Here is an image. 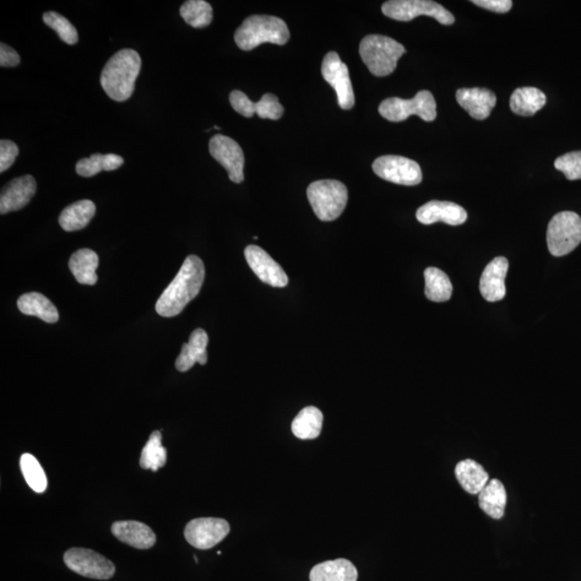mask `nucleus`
I'll list each match as a JSON object with an SVG mask.
<instances>
[{
	"label": "nucleus",
	"instance_id": "1",
	"mask_svg": "<svg viewBox=\"0 0 581 581\" xmlns=\"http://www.w3.org/2000/svg\"><path fill=\"white\" fill-rule=\"evenodd\" d=\"M205 280V265L197 255H189L172 284L156 303V313L164 318L178 316L198 295Z\"/></svg>",
	"mask_w": 581,
	"mask_h": 581
},
{
	"label": "nucleus",
	"instance_id": "2",
	"mask_svg": "<svg viewBox=\"0 0 581 581\" xmlns=\"http://www.w3.org/2000/svg\"><path fill=\"white\" fill-rule=\"evenodd\" d=\"M141 69V58L133 48H124L113 56L102 69L101 84L106 94L116 101H125L133 95L136 79Z\"/></svg>",
	"mask_w": 581,
	"mask_h": 581
},
{
	"label": "nucleus",
	"instance_id": "3",
	"mask_svg": "<svg viewBox=\"0 0 581 581\" xmlns=\"http://www.w3.org/2000/svg\"><path fill=\"white\" fill-rule=\"evenodd\" d=\"M290 40V31L284 20L271 15H251L235 32V42L243 51L269 42L284 46Z\"/></svg>",
	"mask_w": 581,
	"mask_h": 581
},
{
	"label": "nucleus",
	"instance_id": "4",
	"mask_svg": "<svg viewBox=\"0 0 581 581\" xmlns=\"http://www.w3.org/2000/svg\"><path fill=\"white\" fill-rule=\"evenodd\" d=\"M405 52L404 46L400 42L382 35L366 36L360 45L363 62L376 77H385L392 74Z\"/></svg>",
	"mask_w": 581,
	"mask_h": 581
},
{
	"label": "nucleus",
	"instance_id": "5",
	"mask_svg": "<svg viewBox=\"0 0 581 581\" xmlns=\"http://www.w3.org/2000/svg\"><path fill=\"white\" fill-rule=\"evenodd\" d=\"M314 215L321 221H334L343 215L348 203V189L338 180L314 181L307 189Z\"/></svg>",
	"mask_w": 581,
	"mask_h": 581
},
{
	"label": "nucleus",
	"instance_id": "6",
	"mask_svg": "<svg viewBox=\"0 0 581 581\" xmlns=\"http://www.w3.org/2000/svg\"><path fill=\"white\" fill-rule=\"evenodd\" d=\"M436 101L430 91L418 92L414 99L401 100L391 97L384 100L379 106V113L391 122H401L412 115H416L426 122L436 119Z\"/></svg>",
	"mask_w": 581,
	"mask_h": 581
},
{
	"label": "nucleus",
	"instance_id": "7",
	"mask_svg": "<svg viewBox=\"0 0 581 581\" xmlns=\"http://www.w3.org/2000/svg\"><path fill=\"white\" fill-rule=\"evenodd\" d=\"M581 242V218L572 211L559 213L550 220L547 230L548 250L553 257H564Z\"/></svg>",
	"mask_w": 581,
	"mask_h": 581
},
{
	"label": "nucleus",
	"instance_id": "8",
	"mask_svg": "<svg viewBox=\"0 0 581 581\" xmlns=\"http://www.w3.org/2000/svg\"><path fill=\"white\" fill-rule=\"evenodd\" d=\"M383 13L390 19L409 22L420 15L431 16L443 25H453L454 16L442 4L431 0H391L383 4Z\"/></svg>",
	"mask_w": 581,
	"mask_h": 581
},
{
	"label": "nucleus",
	"instance_id": "9",
	"mask_svg": "<svg viewBox=\"0 0 581 581\" xmlns=\"http://www.w3.org/2000/svg\"><path fill=\"white\" fill-rule=\"evenodd\" d=\"M64 562L69 569L81 577L107 580L113 577L116 567L110 560L94 550L72 548L65 552Z\"/></svg>",
	"mask_w": 581,
	"mask_h": 581
},
{
	"label": "nucleus",
	"instance_id": "10",
	"mask_svg": "<svg viewBox=\"0 0 581 581\" xmlns=\"http://www.w3.org/2000/svg\"><path fill=\"white\" fill-rule=\"evenodd\" d=\"M373 171L383 180L401 184V186H417L422 181L420 165L403 156H380L373 163Z\"/></svg>",
	"mask_w": 581,
	"mask_h": 581
},
{
	"label": "nucleus",
	"instance_id": "11",
	"mask_svg": "<svg viewBox=\"0 0 581 581\" xmlns=\"http://www.w3.org/2000/svg\"><path fill=\"white\" fill-rule=\"evenodd\" d=\"M322 75L338 94L341 110H351L355 106V92H353L348 66L341 61L338 53L329 52L324 57Z\"/></svg>",
	"mask_w": 581,
	"mask_h": 581
},
{
	"label": "nucleus",
	"instance_id": "12",
	"mask_svg": "<svg viewBox=\"0 0 581 581\" xmlns=\"http://www.w3.org/2000/svg\"><path fill=\"white\" fill-rule=\"evenodd\" d=\"M231 531L230 524L220 518H198L189 521L184 530L189 544L207 550L224 541Z\"/></svg>",
	"mask_w": 581,
	"mask_h": 581
},
{
	"label": "nucleus",
	"instance_id": "13",
	"mask_svg": "<svg viewBox=\"0 0 581 581\" xmlns=\"http://www.w3.org/2000/svg\"><path fill=\"white\" fill-rule=\"evenodd\" d=\"M209 152L216 162L224 166L233 182L242 183L244 179V155L235 140L224 135H216L210 139Z\"/></svg>",
	"mask_w": 581,
	"mask_h": 581
},
{
	"label": "nucleus",
	"instance_id": "14",
	"mask_svg": "<svg viewBox=\"0 0 581 581\" xmlns=\"http://www.w3.org/2000/svg\"><path fill=\"white\" fill-rule=\"evenodd\" d=\"M244 257L250 268L264 284L274 287H285L289 284V278L285 270L262 248L251 244L244 250Z\"/></svg>",
	"mask_w": 581,
	"mask_h": 581
},
{
	"label": "nucleus",
	"instance_id": "15",
	"mask_svg": "<svg viewBox=\"0 0 581 581\" xmlns=\"http://www.w3.org/2000/svg\"><path fill=\"white\" fill-rule=\"evenodd\" d=\"M231 105L239 115L251 118L258 115L260 119H279L284 116V107L278 97L274 94H265L259 102H253L242 91H233L230 95Z\"/></svg>",
	"mask_w": 581,
	"mask_h": 581
},
{
	"label": "nucleus",
	"instance_id": "16",
	"mask_svg": "<svg viewBox=\"0 0 581 581\" xmlns=\"http://www.w3.org/2000/svg\"><path fill=\"white\" fill-rule=\"evenodd\" d=\"M37 189L35 178L31 175L19 177L11 180L2 189L0 195V214L24 208L34 197Z\"/></svg>",
	"mask_w": 581,
	"mask_h": 581
},
{
	"label": "nucleus",
	"instance_id": "17",
	"mask_svg": "<svg viewBox=\"0 0 581 581\" xmlns=\"http://www.w3.org/2000/svg\"><path fill=\"white\" fill-rule=\"evenodd\" d=\"M417 220L422 224L430 225L444 222L448 225L457 226L465 224L467 213L460 205L452 202L432 200L417 210Z\"/></svg>",
	"mask_w": 581,
	"mask_h": 581
},
{
	"label": "nucleus",
	"instance_id": "18",
	"mask_svg": "<svg viewBox=\"0 0 581 581\" xmlns=\"http://www.w3.org/2000/svg\"><path fill=\"white\" fill-rule=\"evenodd\" d=\"M509 264L506 258L498 257L487 265L481 275L480 289L486 301H502L506 295V279Z\"/></svg>",
	"mask_w": 581,
	"mask_h": 581
},
{
	"label": "nucleus",
	"instance_id": "19",
	"mask_svg": "<svg viewBox=\"0 0 581 581\" xmlns=\"http://www.w3.org/2000/svg\"><path fill=\"white\" fill-rule=\"evenodd\" d=\"M111 532L119 541L137 550H149L156 541L154 532L138 521H118L112 524Z\"/></svg>",
	"mask_w": 581,
	"mask_h": 581
},
{
	"label": "nucleus",
	"instance_id": "20",
	"mask_svg": "<svg viewBox=\"0 0 581 581\" xmlns=\"http://www.w3.org/2000/svg\"><path fill=\"white\" fill-rule=\"evenodd\" d=\"M457 101L471 118L485 119L497 105V95L487 89H460L457 92Z\"/></svg>",
	"mask_w": 581,
	"mask_h": 581
},
{
	"label": "nucleus",
	"instance_id": "21",
	"mask_svg": "<svg viewBox=\"0 0 581 581\" xmlns=\"http://www.w3.org/2000/svg\"><path fill=\"white\" fill-rule=\"evenodd\" d=\"M208 335L202 329L195 330L188 344H183L180 355L177 357L176 368L179 372H188L195 363L205 365L207 363Z\"/></svg>",
	"mask_w": 581,
	"mask_h": 581
},
{
	"label": "nucleus",
	"instance_id": "22",
	"mask_svg": "<svg viewBox=\"0 0 581 581\" xmlns=\"http://www.w3.org/2000/svg\"><path fill=\"white\" fill-rule=\"evenodd\" d=\"M18 308L22 313L38 317L47 323L58 321L57 307L41 293L31 292L22 295L18 300Z\"/></svg>",
	"mask_w": 581,
	"mask_h": 581
},
{
	"label": "nucleus",
	"instance_id": "23",
	"mask_svg": "<svg viewBox=\"0 0 581 581\" xmlns=\"http://www.w3.org/2000/svg\"><path fill=\"white\" fill-rule=\"evenodd\" d=\"M95 213L96 206L92 200H79L62 211L58 218L59 225L66 232L83 230L94 218Z\"/></svg>",
	"mask_w": 581,
	"mask_h": 581
},
{
	"label": "nucleus",
	"instance_id": "24",
	"mask_svg": "<svg viewBox=\"0 0 581 581\" xmlns=\"http://www.w3.org/2000/svg\"><path fill=\"white\" fill-rule=\"evenodd\" d=\"M99 264V255L91 249H80L69 260V268L81 285L93 286L96 284L99 279L96 275Z\"/></svg>",
	"mask_w": 581,
	"mask_h": 581
},
{
	"label": "nucleus",
	"instance_id": "25",
	"mask_svg": "<svg viewBox=\"0 0 581 581\" xmlns=\"http://www.w3.org/2000/svg\"><path fill=\"white\" fill-rule=\"evenodd\" d=\"M480 506L493 519H501L507 504V493L503 483L497 480H489L487 486L478 494Z\"/></svg>",
	"mask_w": 581,
	"mask_h": 581
},
{
	"label": "nucleus",
	"instance_id": "26",
	"mask_svg": "<svg viewBox=\"0 0 581 581\" xmlns=\"http://www.w3.org/2000/svg\"><path fill=\"white\" fill-rule=\"evenodd\" d=\"M357 571L346 559L327 561L314 567L311 572V581H357Z\"/></svg>",
	"mask_w": 581,
	"mask_h": 581
},
{
	"label": "nucleus",
	"instance_id": "27",
	"mask_svg": "<svg viewBox=\"0 0 581 581\" xmlns=\"http://www.w3.org/2000/svg\"><path fill=\"white\" fill-rule=\"evenodd\" d=\"M546 95L536 88H521L510 97V110L521 117L534 116L546 105Z\"/></svg>",
	"mask_w": 581,
	"mask_h": 581
},
{
	"label": "nucleus",
	"instance_id": "28",
	"mask_svg": "<svg viewBox=\"0 0 581 581\" xmlns=\"http://www.w3.org/2000/svg\"><path fill=\"white\" fill-rule=\"evenodd\" d=\"M455 476L464 490L471 494H480L490 480L486 470L471 459L459 462L455 467Z\"/></svg>",
	"mask_w": 581,
	"mask_h": 581
},
{
	"label": "nucleus",
	"instance_id": "29",
	"mask_svg": "<svg viewBox=\"0 0 581 581\" xmlns=\"http://www.w3.org/2000/svg\"><path fill=\"white\" fill-rule=\"evenodd\" d=\"M323 415L316 407L304 409L292 422V432L300 439H314L321 434Z\"/></svg>",
	"mask_w": 581,
	"mask_h": 581
},
{
	"label": "nucleus",
	"instance_id": "30",
	"mask_svg": "<svg viewBox=\"0 0 581 581\" xmlns=\"http://www.w3.org/2000/svg\"><path fill=\"white\" fill-rule=\"evenodd\" d=\"M426 296L428 301L448 302L453 295V284L443 270L428 268L425 270Z\"/></svg>",
	"mask_w": 581,
	"mask_h": 581
},
{
	"label": "nucleus",
	"instance_id": "31",
	"mask_svg": "<svg viewBox=\"0 0 581 581\" xmlns=\"http://www.w3.org/2000/svg\"><path fill=\"white\" fill-rule=\"evenodd\" d=\"M124 164L122 156L118 154H106L102 155L95 154L91 155L89 159H83L75 165V172L79 176L93 177L102 171L112 172L118 170Z\"/></svg>",
	"mask_w": 581,
	"mask_h": 581
},
{
	"label": "nucleus",
	"instance_id": "32",
	"mask_svg": "<svg viewBox=\"0 0 581 581\" xmlns=\"http://www.w3.org/2000/svg\"><path fill=\"white\" fill-rule=\"evenodd\" d=\"M167 462V452L162 445V434L155 431L151 434L148 443L141 453L140 466L144 470L159 471Z\"/></svg>",
	"mask_w": 581,
	"mask_h": 581
},
{
	"label": "nucleus",
	"instance_id": "33",
	"mask_svg": "<svg viewBox=\"0 0 581 581\" xmlns=\"http://www.w3.org/2000/svg\"><path fill=\"white\" fill-rule=\"evenodd\" d=\"M180 15L194 29H204L213 22V7L205 0H189L180 8Z\"/></svg>",
	"mask_w": 581,
	"mask_h": 581
},
{
	"label": "nucleus",
	"instance_id": "34",
	"mask_svg": "<svg viewBox=\"0 0 581 581\" xmlns=\"http://www.w3.org/2000/svg\"><path fill=\"white\" fill-rule=\"evenodd\" d=\"M22 474L32 491L43 493L47 490L48 480L45 471L34 455L24 453L20 460Z\"/></svg>",
	"mask_w": 581,
	"mask_h": 581
},
{
	"label": "nucleus",
	"instance_id": "35",
	"mask_svg": "<svg viewBox=\"0 0 581 581\" xmlns=\"http://www.w3.org/2000/svg\"><path fill=\"white\" fill-rule=\"evenodd\" d=\"M43 22L56 31L59 38L67 45L73 46L78 42L77 30L65 16L50 11V13L43 14Z\"/></svg>",
	"mask_w": 581,
	"mask_h": 581
},
{
	"label": "nucleus",
	"instance_id": "36",
	"mask_svg": "<svg viewBox=\"0 0 581 581\" xmlns=\"http://www.w3.org/2000/svg\"><path fill=\"white\" fill-rule=\"evenodd\" d=\"M555 167L566 175L568 180H579L581 179V151L569 152L555 162Z\"/></svg>",
	"mask_w": 581,
	"mask_h": 581
},
{
	"label": "nucleus",
	"instance_id": "37",
	"mask_svg": "<svg viewBox=\"0 0 581 581\" xmlns=\"http://www.w3.org/2000/svg\"><path fill=\"white\" fill-rule=\"evenodd\" d=\"M19 152V146L13 141H0V172H4L13 165Z\"/></svg>",
	"mask_w": 581,
	"mask_h": 581
},
{
	"label": "nucleus",
	"instance_id": "38",
	"mask_svg": "<svg viewBox=\"0 0 581 581\" xmlns=\"http://www.w3.org/2000/svg\"><path fill=\"white\" fill-rule=\"evenodd\" d=\"M471 3L497 13H506L513 7L512 0H474Z\"/></svg>",
	"mask_w": 581,
	"mask_h": 581
},
{
	"label": "nucleus",
	"instance_id": "39",
	"mask_svg": "<svg viewBox=\"0 0 581 581\" xmlns=\"http://www.w3.org/2000/svg\"><path fill=\"white\" fill-rule=\"evenodd\" d=\"M21 62L19 53L2 42L0 45V66L15 67Z\"/></svg>",
	"mask_w": 581,
	"mask_h": 581
}]
</instances>
